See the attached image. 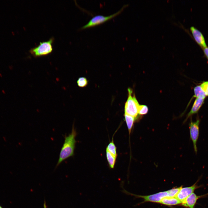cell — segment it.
<instances>
[{"instance_id": "obj_1", "label": "cell", "mask_w": 208, "mask_h": 208, "mask_svg": "<svg viewBox=\"0 0 208 208\" xmlns=\"http://www.w3.org/2000/svg\"><path fill=\"white\" fill-rule=\"evenodd\" d=\"M76 135L77 132L73 125L71 133L64 137V142L60 152L56 167L63 161L74 155Z\"/></svg>"}, {"instance_id": "obj_2", "label": "cell", "mask_w": 208, "mask_h": 208, "mask_svg": "<svg viewBox=\"0 0 208 208\" xmlns=\"http://www.w3.org/2000/svg\"><path fill=\"white\" fill-rule=\"evenodd\" d=\"M123 183L121 184V187L123 188L122 192L128 195L134 196L136 198H142L144 199V202H150L160 203L161 200L166 197H175L181 186L174 188L166 191L159 192L153 194L148 195H140L131 193L126 191L123 188Z\"/></svg>"}, {"instance_id": "obj_3", "label": "cell", "mask_w": 208, "mask_h": 208, "mask_svg": "<svg viewBox=\"0 0 208 208\" xmlns=\"http://www.w3.org/2000/svg\"><path fill=\"white\" fill-rule=\"evenodd\" d=\"M128 96L125 106V114L136 118L138 115L140 105L132 89H128Z\"/></svg>"}, {"instance_id": "obj_4", "label": "cell", "mask_w": 208, "mask_h": 208, "mask_svg": "<svg viewBox=\"0 0 208 208\" xmlns=\"http://www.w3.org/2000/svg\"><path fill=\"white\" fill-rule=\"evenodd\" d=\"M54 40V38L52 37L48 41L40 42L38 46L31 49L29 52L35 57L47 55L53 51Z\"/></svg>"}, {"instance_id": "obj_5", "label": "cell", "mask_w": 208, "mask_h": 208, "mask_svg": "<svg viewBox=\"0 0 208 208\" xmlns=\"http://www.w3.org/2000/svg\"><path fill=\"white\" fill-rule=\"evenodd\" d=\"M128 5V4L124 5L118 11L109 16H105L101 15L95 16L93 17L87 23L81 27L80 29H83L102 23L120 14Z\"/></svg>"}, {"instance_id": "obj_6", "label": "cell", "mask_w": 208, "mask_h": 208, "mask_svg": "<svg viewBox=\"0 0 208 208\" xmlns=\"http://www.w3.org/2000/svg\"><path fill=\"white\" fill-rule=\"evenodd\" d=\"M200 122V120L198 118L195 122L191 120L189 124L190 138L192 142L194 150L196 154L198 151L197 144L199 136Z\"/></svg>"}, {"instance_id": "obj_7", "label": "cell", "mask_w": 208, "mask_h": 208, "mask_svg": "<svg viewBox=\"0 0 208 208\" xmlns=\"http://www.w3.org/2000/svg\"><path fill=\"white\" fill-rule=\"evenodd\" d=\"M197 181L192 185L188 187H181L175 197L180 200L182 203L191 194L194 192V190L201 186H198Z\"/></svg>"}, {"instance_id": "obj_8", "label": "cell", "mask_w": 208, "mask_h": 208, "mask_svg": "<svg viewBox=\"0 0 208 208\" xmlns=\"http://www.w3.org/2000/svg\"><path fill=\"white\" fill-rule=\"evenodd\" d=\"M208 195V193L198 196L193 192L182 203L183 206L188 208H194L197 201L200 198L205 197Z\"/></svg>"}, {"instance_id": "obj_9", "label": "cell", "mask_w": 208, "mask_h": 208, "mask_svg": "<svg viewBox=\"0 0 208 208\" xmlns=\"http://www.w3.org/2000/svg\"><path fill=\"white\" fill-rule=\"evenodd\" d=\"M190 29L194 39L198 44L203 48L207 47L205 39L202 33L194 26L191 27Z\"/></svg>"}, {"instance_id": "obj_10", "label": "cell", "mask_w": 208, "mask_h": 208, "mask_svg": "<svg viewBox=\"0 0 208 208\" xmlns=\"http://www.w3.org/2000/svg\"><path fill=\"white\" fill-rule=\"evenodd\" d=\"M204 99L196 98L192 106V107L188 113L185 120L184 123L191 116L197 113L204 102Z\"/></svg>"}, {"instance_id": "obj_11", "label": "cell", "mask_w": 208, "mask_h": 208, "mask_svg": "<svg viewBox=\"0 0 208 208\" xmlns=\"http://www.w3.org/2000/svg\"><path fill=\"white\" fill-rule=\"evenodd\" d=\"M167 206H173L181 204V202L176 197H166L164 198L160 203Z\"/></svg>"}, {"instance_id": "obj_12", "label": "cell", "mask_w": 208, "mask_h": 208, "mask_svg": "<svg viewBox=\"0 0 208 208\" xmlns=\"http://www.w3.org/2000/svg\"><path fill=\"white\" fill-rule=\"evenodd\" d=\"M125 119L128 129L129 134H130L133 125L135 118L125 114Z\"/></svg>"}, {"instance_id": "obj_13", "label": "cell", "mask_w": 208, "mask_h": 208, "mask_svg": "<svg viewBox=\"0 0 208 208\" xmlns=\"http://www.w3.org/2000/svg\"><path fill=\"white\" fill-rule=\"evenodd\" d=\"M194 96L196 98L204 99L206 96L200 85L194 87Z\"/></svg>"}, {"instance_id": "obj_14", "label": "cell", "mask_w": 208, "mask_h": 208, "mask_svg": "<svg viewBox=\"0 0 208 208\" xmlns=\"http://www.w3.org/2000/svg\"><path fill=\"white\" fill-rule=\"evenodd\" d=\"M106 156L110 168H114L116 161V157L114 156L106 150Z\"/></svg>"}, {"instance_id": "obj_15", "label": "cell", "mask_w": 208, "mask_h": 208, "mask_svg": "<svg viewBox=\"0 0 208 208\" xmlns=\"http://www.w3.org/2000/svg\"><path fill=\"white\" fill-rule=\"evenodd\" d=\"M106 150L113 155L117 157L116 148L113 139L107 145Z\"/></svg>"}, {"instance_id": "obj_16", "label": "cell", "mask_w": 208, "mask_h": 208, "mask_svg": "<svg viewBox=\"0 0 208 208\" xmlns=\"http://www.w3.org/2000/svg\"><path fill=\"white\" fill-rule=\"evenodd\" d=\"M77 83L79 87H84L88 85V81L86 78L81 77L78 79L77 81Z\"/></svg>"}, {"instance_id": "obj_17", "label": "cell", "mask_w": 208, "mask_h": 208, "mask_svg": "<svg viewBox=\"0 0 208 208\" xmlns=\"http://www.w3.org/2000/svg\"><path fill=\"white\" fill-rule=\"evenodd\" d=\"M147 106L144 105H140L138 111V114L142 115L146 114L148 112Z\"/></svg>"}, {"instance_id": "obj_18", "label": "cell", "mask_w": 208, "mask_h": 208, "mask_svg": "<svg viewBox=\"0 0 208 208\" xmlns=\"http://www.w3.org/2000/svg\"><path fill=\"white\" fill-rule=\"evenodd\" d=\"M206 96H208V81H204L200 85Z\"/></svg>"}, {"instance_id": "obj_19", "label": "cell", "mask_w": 208, "mask_h": 208, "mask_svg": "<svg viewBox=\"0 0 208 208\" xmlns=\"http://www.w3.org/2000/svg\"><path fill=\"white\" fill-rule=\"evenodd\" d=\"M203 51L206 57L208 59V47H207L203 48Z\"/></svg>"}, {"instance_id": "obj_20", "label": "cell", "mask_w": 208, "mask_h": 208, "mask_svg": "<svg viewBox=\"0 0 208 208\" xmlns=\"http://www.w3.org/2000/svg\"><path fill=\"white\" fill-rule=\"evenodd\" d=\"M44 208H47L45 201H44Z\"/></svg>"}, {"instance_id": "obj_21", "label": "cell", "mask_w": 208, "mask_h": 208, "mask_svg": "<svg viewBox=\"0 0 208 208\" xmlns=\"http://www.w3.org/2000/svg\"><path fill=\"white\" fill-rule=\"evenodd\" d=\"M0 208H2L0 206Z\"/></svg>"}]
</instances>
